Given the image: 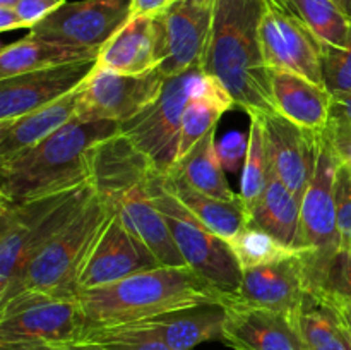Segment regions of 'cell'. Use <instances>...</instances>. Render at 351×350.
Returning a JSON list of instances; mask_svg holds the SVG:
<instances>
[{
    "label": "cell",
    "instance_id": "1",
    "mask_svg": "<svg viewBox=\"0 0 351 350\" xmlns=\"http://www.w3.org/2000/svg\"><path fill=\"white\" fill-rule=\"evenodd\" d=\"M266 0H215L202 74L218 79L245 113H276L269 69L261 50Z\"/></svg>",
    "mask_w": 351,
    "mask_h": 350
},
{
    "label": "cell",
    "instance_id": "2",
    "mask_svg": "<svg viewBox=\"0 0 351 350\" xmlns=\"http://www.w3.org/2000/svg\"><path fill=\"white\" fill-rule=\"evenodd\" d=\"M119 130L115 120L81 112L47 139L0 161V199L23 201L91 180L93 150Z\"/></svg>",
    "mask_w": 351,
    "mask_h": 350
},
{
    "label": "cell",
    "instance_id": "3",
    "mask_svg": "<svg viewBox=\"0 0 351 350\" xmlns=\"http://www.w3.org/2000/svg\"><path fill=\"white\" fill-rule=\"evenodd\" d=\"M153 168L120 132L96 144L91 153V178L99 198L149 246L163 266L184 268L187 263L147 191Z\"/></svg>",
    "mask_w": 351,
    "mask_h": 350
},
{
    "label": "cell",
    "instance_id": "4",
    "mask_svg": "<svg viewBox=\"0 0 351 350\" xmlns=\"http://www.w3.org/2000/svg\"><path fill=\"white\" fill-rule=\"evenodd\" d=\"M221 295L189 266H160L77 295L84 329L132 325L178 309L219 302Z\"/></svg>",
    "mask_w": 351,
    "mask_h": 350
},
{
    "label": "cell",
    "instance_id": "5",
    "mask_svg": "<svg viewBox=\"0 0 351 350\" xmlns=\"http://www.w3.org/2000/svg\"><path fill=\"white\" fill-rule=\"evenodd\" d=\"M113 215L115 211L95 189L79 215L0 290V302L27 290L77 299L82 270Z\"/></svg>",
    "mask_w": 351,
    "mask_h": 350
},
{
    "label": "cell",
    "instance_id": "6",
    "mask_svg": "<svg viewBox=\"0 0 351 350\" xmlns=\"http://www.w3.org/2000/svg\"><path fill=\"white\" fill-rule=\"evenodd\" d=\"M93 194L91 178L23 201L0 199V290L79 215Z\"/></svg>",
    "mask_w": 351,
    "mask_h": 350
},
{
    "label": "cell",
    "instance_id": "7",
    "mask_svg": "<svg viewBox=\"0 0 351 350\" xmlns=\"http://www.w3.org/2000/svg\"><path fill=\"white\" fill-rule=\"evenodd\" d=\"M165 175L153 168L149 175L151 201L168 225L175 246L187 266L219 295H237L243 270L228 240L206 229L168 189Z\"/></svg>",
    "mask_w": 351,
    "mask_h": 350
},
{
    "label": "cell",
    "instance_id": "8",
    "mask_svg": "<svg viewBox=\"0 0 351 350\" xmlns=\"http://www.w3.org/2000/svg\"><path fill=\"white\" fill-rule=\"evenodd\" d=\"M202 78L204 74L201 67L167 78L161 95L146 110L120 124L119 132L123 134L161 174H170L173 170L182 117Z\"/></svg>",
    "mask_w": 351,
    "mask_h": 350
},
{
    "label": "cell",
    "instance_id": "9",
    "mask_svg": "<svg viewBox=\"0 0 351 350\" xmlns=\"http://www.w3.org/2000/svg\"><path fill=\"white\" fill-rule=\"evenodd\" d=\"M84 331L77 299L45 292H21L0 302V342H45L69 345Z\"/></svg>",
    "mask_w": 351,
    "mask_h": 350
},
{
    "label": "cell",
    "instance_id": "10",
    "mask_svg": "<svg viewBox=\"0 0 351 350\" xmlns=\"http://www.w3.org/2000/svg\"><path fill=\"white\" fill-rule=\"evenodd\" d=\"M215 0H175L153 16L158 69L165 78L201 67Z\"/></svg>",
    "mask_w": 351,
    "mask_h": 350
},
{
    "label": "cell",
    "instance_id": "11",
    "mask_svg": "<svg viewBox=\"0 0 351 350\" xmlns=\"http://www.w3.org/2000/svg\"><path fill=\"white\" fill-rule=\"evenodd\" d=\"M132 17V0L65 2L29 30L31 36L98 51Z\"/></svg>",
    "mask_w": 351,
    "mask_h": 350
},
{
    "label": "cell",
    "instance_id": "12",
    "mask_svg": "<svg viewBox=\"0 0 351 350\" xmlns=\"http://www.w3.org/2000/svg\"><path fill=\"white\" fill-rule=\"evenodd\" d=\"M259 38L267 69L293 72L324 86V45L276 0H266Z\"/></svg>",
    "mask_w": 351,
    "mask_h": 350
},
{
    "label": "cell",
    "instance_id": "13",
    "mask_svg": "<svg viewBox=\"0 0 351 350\" xmlns=\"http://www.w3.org/2000/svg\"><path fill=\"white\" fill-rule=\"evenodd\" d=\"M158 67L143 74H119L98 69L91 72L82 88V113L123 124L146 110L165 86Z\"/></svg>",
    "mask_w": 351,
    "mask_h": 350
},
{
    "label": "cell",
    "instance_id": "14",
    "mask_svg": "<svg viewBox=\"0 0 351 350\" xmlns=\"http://www.w3.org/2000/svg\"><path fill=\"white\" fill-rule=\"evenodd\" d=\"M339 163L321 132L315 172L302 196L298 247L331 254L341 247L336 223V178Z\"/></svg>",
    "mask_w": 351,
    "mask_h": 350
},
{
    "label": "cell",
    "instance_id": "15",
    "mask_svg": "<svg viewBox=\"0 0 351 350\" xmlns=\"http://www.w3.org/2000/svg\"><path fill=\"white\" fill-rule=\"evenodd\" d=\"M96 69L93 60L71 62L0 79V122L58 102L81 88Z\"/></svg>",
    "mask_w": 351,
    "mask_h": 350
},
{
    "label": "cell",
    "instance_id": "16",
    "mask_svg": "<svg viewBox=\"0 0 351 350\" xmlns=\"http://www.w3.org/2000/svg\"><path fill=\"white\" fill-rule=\"evenodd\" d=\"M163 266L156 254L141 237L127 229L119 215H113L96 242L81 278L79 292L105 287L143 271Z\"/></svg>",
    "mask_w": 351,
    "mask_h": 350
},
{
    "label": "cell",
    "instance_id": "17",
    "mask_svg": "<svg viewBox=\"0 0 351 350\" xmlns=\"http://www.w3.org/2000/svg\"><path fill=\"white\" fill-rule=\"evenodd\" d=\"M308 254L311 250L302 249L285 259L243 270L242 287L232 297L295 319L308 294Z\"/></svg>",
    "mask_w": 351,
    "mask_h": 350
},
{
    "label": "cell",
    "instance_id": "18",
    "mask_svg": "<svg viewBox=\"0 0 351 350\" xmlns=\"http://www.w3.org/2000/svg\"><path fill=\"white\" fill-rule=\"evenodd\" d=\"M273 174L302 201L315 172L321 132L304 129L280 113H259Z\"/></svg>",
    "mask_w": 351,
    "mask_h": 350
},
{
    "label": "cell",
    "instance_id": "19",
    "mask_svg": "<svg viewBox=\"0 0 351 350\" xmlns=\"http://www.w3.org/2000/svg\"><path fill=\"white\" fill-rule=\"evenodd\" d=\"M226 318L223 342L233 350H305L293 318L273 309L245 304L221 295Z\"/></svg>",
    "mask_w": 351,
    "mask_h": 350
},
{
    "label": "cell",
    "instance_id": "20",
    "mask_svg": "<svg viewBox=\"0 0 351 350\" xmlns=\"http://www.w3.org/2000/svg\"><path fill=\"white\" fill-rule=\"evenodd\" d=\"M269 84L274 108L280 115L314 132H322L328 127L332 95L326 86L280 69H269Z\"/></svg>",
    "mask_w": 351,
    "mask_h": 350
},
{
    "label": "cell",
    "instance_id": "21",
    "mask_svg": "<svg viewBox=\"0 0 351 350\" xmlns=\"http://www.w3.org/2000/svg\"><path fill=\"white\" fill-rule=\"evenodd\" d=\"M84 108L82 88L17 119L0 122V161L47 139Z\"/></svg>",
    "mask_w": 351,
    "mask_h": 350
},
{
    "label": "cell",
    "instance_id": "22",
    "mask_svg": "<svg viewBox=\"0 0 351 350\" xmlns=\"http://www.w3.org/2000/svg\"><path fill=\"white\" fill-rule=\"evenodd\" d=\"M96 67L119 74H143L158 67L153 16L130 17L99 50Z\"/></svg>",
    "mask_w": 351,
    "mask_h": 350
},
{
    "label": "cell",
    "instance_id": "23",
    "mask_svg": "<svg viewBox=\"0 0 351 350\" xmlns=\"http://www.w3.org/2000/svg\"><path fill=\"white\" fill-rule=\"evenodd\" d=\"M226 309L221 302H206L146 319L170 350H192L199 343L223 338Z\"/></svg>",
    "mask_w": 351,
    "mask_h": 350
},
{
    "label": "cell",
    "instance_id": "24",
    "mask_svg": "<svg viewBox=\"0 0 351 350\" xmlns=\"http://www.w3.org/2000/svg\"><path fill=\"white\" fill-rule=\"evenodd\" d=\"M232 108H237L235 102L225 86L218 79L204 74L182 117L177 161L182 160L206 134L216 129L223 113Z\"/></svg>",
    "mask_w": 351,
    "mask_h": 350
},
{
    "label": "cell",
    "instance_id": "25",
    "mask_svg": "<svg viewBox=\"0 0 351 350\" xmlns=\"http://www.w3.org/2000/svg\"><path fill=\"white\" fill-rule=\"evenodd\" d=\"M300 205V199L273 174L263 198L245 213V223L264 230L283 244L298 247Z\"/></svg>",
    "mask_w": 351,
    "mask_h": 350
},
{
    "label": "cell",
    "instance_id": "26",
    "mask_svg": "<svg viewBox=\"0 0 351 350\" xmlns=\"http://www.w3.org/2000/svg\"><path fill=\"white\" fill-rule=\"evenodd\" d=\"M165 180L175 198L216 235L230 240L245 226L247 215L242 202H228L204 194L192 187L177 172L165 175Z\"/></svg>",
    "mask_w": 351,
    "mask_h": 350
},
{
    "label": "cell",
    "instance_id": "27",
    "mask_svg": "<svg viewBox=\"0 0 351 350\" xmlns=\"http://www.w3.org/2000/svg\"><path fill=\"white\" fill-rule=\"evenodd\" d=\"M93 58H98V51L65 47L27 34L23 40L5 45L0 50V79L38 71V69L53 67V65L71 64V62L93 60Z\"/></svg>",
    "mask_w": 351,
    "mask_h": 350
},
{
    "label": "cell",
    "instance_id": "28",
    "mask_svg": "<svg viewBox=\"0 0 351 350\" xmlns=\"http://www.w3.org/2000/svg\"><path fill=\"white\" fill-rule=\"evenodd\" d=\"M171 172H177L192 187L204 194L228 202H242L240 196L230 189L226 180L225 168L216 148V129L206 134L182 160H178Z\"/></svg>",
    "mask_w": 351,
    "mask_h": 350
},
{
    "label": "cell",
    "instance_id": "29",
    "mask_svg": "<svg viewBox=\"0 0 351 350\" xmlns=\"http://www.w3.org/2000/svg\"><path fill=\"white\" fill-rule=\"evenodd\" d=\"M319 38L326 50L350 47L351 17L335 0H276Z\"/></svg>",
    "mask_w": 351,
    "mask_h": 350
},
{
    "label": "cell",
    "instance_id": "30",
    "mask_svg": "<svg viewBox=\"0 0 351 350\" xmlns=\"http://www.w3.org/2000/svg\"><path fill=\"white\" fill-rule=\"evenodd\" d=\"M305 350H351V329L326 302L307 294L295 318Z\"/></svg>",
    "mask_w": 351,
    "mask_h": 350
},
{
    "label": "cell",
    "instance_id": "31",
    "mask_svg": "<svg viewBox=\"0 0 351 350\" xmlns=\"http://www.w3.org/2000/svg\"><path fill=\"white\" fill-rule=\"evenodd\" d=\"M308 292L324 301H351V247L308 254Z\"/></svg>",
    "mask_w": 351,
    "mask_h": 350
},
{
    "label": "cell",
    "instance_id": "32",
    "mask_svg": "<svg viewBox=\"0 0 351 350\" xmlns=\"http://www.w3.org/2000/svg\"><path fill=\"white\" fill-rule=\"evenodd\" d=\"M249 151H247V158L243 161L242 180H240L239 192L245 213L263 198L264 191H266L267 184H269L271 175H273L259 113H249Z\"/></svg>",
    "mask_w": 351,
    "mask_h": 350
},
{
    "label": "cell",
    "instance_id": "33",
    "mask_svg": "<svg viewBox=\"0 0 351 350\" xmlns=\"http://www.w3.org/2000/svg\"><path fill=\"white\" fill-rule=\"evenodd\" d=\"M74 343L93 345L101 350H170L156 329L146 321L88 328Z\"/></svg>",
    "mask_w": 351,
    "mask_h": 350
},
{
    "label": "cell",
    "instance_id": "34",
    "mask_svg": "<svg viewBox=\"0 0 351 350\" xmlns=\"http://www.w3.org/2000/svg\"><path fill=\"white\" fill-rule=\"evenodd\" d=\"M228 244L235 253L242 270H250V268L263 266L273 261L285 259L302 250L298 247L283 244L264 230L250 226L247 223L233 239L228 240Z\"/></svg>",
    "mask_w": 351,
    "mask_h": 350
},
{
    "label": "cell",
    "instance_id": "35",
    "mask_svg": "<svg viewBox=\"0 0 351 350\" xmlns=\"http://www.w3.org/2000/svg\"><path fill=\"white\" fill-rule=\"evenodd\" d=\"M322 74L324 86L331 95L351 91V36L346 50H326Z\"/></svg>",
    "mask_w": 351,
    "mask_h": 350
},
{
    "label": "cell",
    "instance_id": "36",
    "mask_svg": "<svg viewBox=\"0 0 351 350\" xmlns=\"http://www.w3.org/2000/svg\"><path fill=\"white\" fill-rule=\"evenodd\" d=\"M336 223L341 247H351V175L341 165L336 178Z\"/></svg>",
    "mask_w": 351,
    "mask_h": 350
},
{
    "label": "cell",
    "instance_id": "37",
    "mask_svg": "<svg viewBox=\"0 0 351 350\" xmlns=\"http://www.w3.org/2000/svg\"><path fill=\"white\" fill-rule=\"evenodd\" d=\"M218 148V156L221 160V165L225 170H237L247 158L249 151V132L243 134L239 130L228 132L219 143H216Z\"/></svg>",
    "mask_w": 351,
    "mask_h": 350
},
{
    "label": "cell",
    "instance_id": "38",
    "mask_svg": "<svg viewBox=\"0 0 351 350\" xmlns=\"http://www.w3.org/2000/svg\"><path fill=\"white\" fill-rule=\"evenodd\" d=\"M322 132H324L338 163L351 175V126L328 124Z\"/></svg>",
    "mask_w": 351,
    "mask_h": 350
},
{
    "label": "cell",
    "instance_id": "39",
    "mask_svg": "<svg viewBox=\"0 0 351 350\" xmlns=\"http://www.w3.org/2000/svg\"><path fill=\"white\" fill-rule=\"evenodd\" d=\"M67 0H21L14 9L17 10L19 17L23 19L24 26L31 30L40 21L50 16L57 9H60Z\"/></svg>",
    "mask_w": 351,
    "mask_h": 350
},
{
    "label": "cell",
    "instance_id": "40",
    "mask_svg": "<svg viewBox=\"0 0 351 350\" xmlns=\"http://www.w3.org/2000/svg\"><path fill=\"white\" fill-rule=\"evenodd\" d=\"M329 124L351 126V91L332 95Z\"/></svg>",
    "mask_w": 351,
    "mask_h": 350
},
{
    "label": "cell",
    "instance_id": "41",
    "mask_svg": "<svg viewBox=\"0 0 351 350\" xmlns=\"http://www.w3.org/2000/svg\"><path fill=\"white\" fill-rule=\"evenodd\" d=\"M173 2L175 0H132V17L156 16Z\"/></svg>",
    "mask_w": 351,
    "mask_h": 350
},
{
    "label": "cell",
    "instance_id": "42",
    "mask_svg": "<svg viewBox=\"0 0 351 350\" xmlns=\"http://www.w3.org/2000/svg\"><path fill=\"white\" fill-rule=\"evenodd\" d=\"M0 350H65V347L45 342H0Z\"/></svg>",
    "mask_w": 351,
    "mask_h": 350
},
{
    "label": "cell",
    "instance_id": "43",
    "mask_svg": "<svg viewBox=\"0 0 351 350\" xmlns=\"http://www.w3.org/2000/svg\"><path fill=\"white\" fill-rule=\"evenodd\" d=\"M24 26L23 19L19 17L17 10L14 7H0V31H12L19 30Z\"/></svg>",
    "mask_w": 351,
    "mask_h": 350
},
{
    "label": "cell",
    "instance_id": "44",
    "mask_svg": "<svg viewBox=\"0 0 351 350\" xmlns=\"http://www.w3.org/2000/svg\"><path fill=\"white\" fill-rule=\"evenodd\" d=\"M308 294H311V292H308ZM319 301H322V302H326V304L331 305V307L338 312L339 318L343 319V323H345V325L351 329V301H324V299H319Z\"/></svg>",
    "mask_w": 351,
    "mask_h": 350
},
{
    "label": "cell",
    "instance_id": "45",
    "mask_svg": "<svg viewBox=\"0 0 351 350\" xmlns=\"http://www.w3.org/2000/svg\"><path fill=\"white\" fill-rule=\"evenodd\" d=\"M65 349L67 350H101L98 349V347L82 345V343H69V345H65Z\"/></svg>",
    "mask_w": 351,
    "mask_h": 350
},
{
    "label": "cell",
    "instance_id": "46",
    "mask_svg": "<svg viewBox=\"0 0 351 350\" xmlns=\"http://www.w3.org/2000/svg\"><path fill=\"white\" fill-rule=\"evenodd\" d=\"M21 0H0V7H16Z\"/></svg>",
    "mask_w": 351,
    "mask_h": 350
},
{
    "label": "cell",
    "instance_id": "47",
    "mask_svg": "<svg viewBox=\"0 0 351 350\" xmlns=\"http://www.w3.org/2000/svg\"><path fill=\"white\" fill-rule=\"evenodd\" d=\"M343 7H345V12L351 17V0H343Z\"/></svg>",
    "mask_w": 351,
    "mask_h": 350
},
{
    "label": "cell",
    "instance_id": "48",
    "mask_svg": "<svg viewBox=\"0 0 351 350\" xmlns=\"http://www.w3.org/2000/svg\"><path fill=\"white\" fill-rule=\"evenodd\" d=\"M336 3H338V5H341L343 7V0H335ZM343 9H345V7H343Z\"/></svg>",
    "mask_w": 351,
    "mask_h": 350
},
{
    "label": "cell",
    "instance_id": "49",
    "mask_svg": "<svg viewBox=\"0 0 351 350\" xmlns=\"http://www.w3.org/2000/svg\"><path fill=\"white\" fill-rule=\"evenodd\" d=\"M65 350H67V349H65Z\"/></svg>",
    "mask_w": 351,
    "mask_h": 350
}]
</instances>
